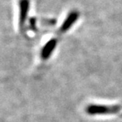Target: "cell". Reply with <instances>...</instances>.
Masks as SVG:
<instances>
[{"label": "cell", "instance_id": "obj_1", "mask_svg": "<svg viewBox=\"0 0 122 122\" xmlns=\"http://www.w3.org/2000/svg\"><path fill=\"white\" fill-rule=\"evenodd\" d=\"M122 110V103L118 105H90L86 108V112L90 115L96 114H113Z\"/></svg>", "mask_w": 122, "mask_h": 122}, {"label": "cell", "instance_id": "obj_2", "mask_svg": "<svg viewBox=\"0 0 122 122\" xmlns=\"http://www.w3.org/2000/svg\"><path fill=\"white\" fill-rule=\"evenodd\" d=\"M57 43H58V41H57L56 38L51 39L50 41L46 43V45L43 46V48L41 50V53H40L41 59L43 60H46V59L50 58L51 54L53 53L54 48H56Z\"/></svg>", "mask_w": 122, "mask_h": 122}, {"label": "cell", "instance_id": "obj_3", "mask_svg": "<svg viewBox=\"0 0 122 122\" xmlns=\"http://www.w3.org/2000/svg\"><path fill=\"white\" fill-rule=\"evenodd\" d=\"M79 17V13L76 11H72L69 14V16L66 17V20L64 21V22L62 23L61 26L59 29V32L61 33H64L67 32L70 28L72 27V25L76 22V20Z\"/></svg>", "mask_w": 122, "mask_h": 122}, {"label": "cell", "instance_id": "obj_4", "mask_svg": "<svg viewBox=\"0 0 122 122\" xmlns=\"http://www.w3.org/2000/svg\"><path fill=\"white\" fill-rule=\"evenodd\" d=\"M20 15H19V24L20 27L25 25L26 21L28 12L29 10V0H20Z\"/></svg>", "mask_w": 122, "mask_h": 122}]
</instances>
